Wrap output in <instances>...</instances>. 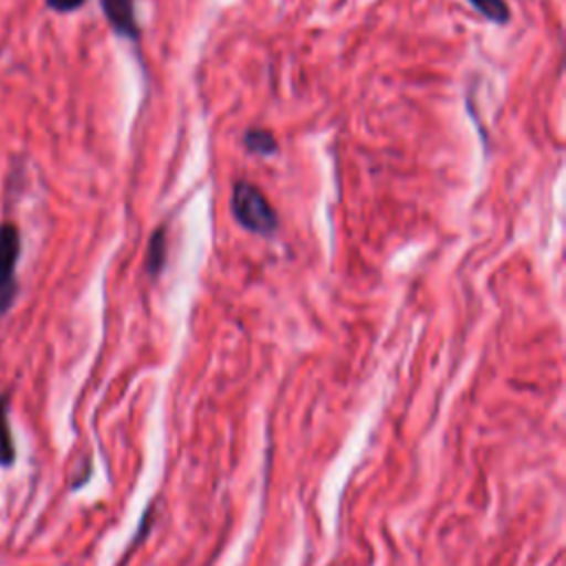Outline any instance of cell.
<instances>
[{"mask_svg": "<svg viewBox=\"0 0 566 566\" xmlns=\"http://www.w3.org/2000/svg\"><path fill=\"white\" fill-rule=\"evenodd\" d=\"M232 214L250 232L268 237L276 232L279 217L265 195L250 181H237L232 190Z\"/></svg>", "mask_w": 566, "mask_h": 566, "instance_id": "obj_1", "label": "cell"}, {"mask_svg": "<svg viewBox=\"0 0 566 566\" xmlns=\"http://www.w3.org/2000/svg\"><path fill=\"white\" fill-rule=\"evenodd\" d=\"M15 256H18V232L13 226H4L0 230V310H4L13 296Z\"/></svg>", "mask_w": 566, "mask_h": 566, "instance_id": "obj_2", "label": "cell"}, {"mask_svg": "<svg viewBox=\"0 0 566 566\" xmlns=\"http://www.w3.org/2000/svg\"><path fill=\"white\" fill-rule=\"evenodd\" d=\"M102 9L111 27L130 40L139 38V27L135 18V0H102Z\"/></svg>", "mask_w": 566, "mask_h": 566, "instance_id": "obj_3", "label": "cell"}, {"mask_svg": "<svg viewBox=\"0 0 566 566\" xmlns=\"http://www.w3.org/2000/svg\"><path fill=\"white\" fill-rule=\"evenodd\" d=\"M166 263V228H157L150 237V245H148V256H146V272L155 279L157 274H161Z\"/></svg>", "mask_w": 566, "mask_h": 566, "instance_id": "obj_4", "label": "cell"}, {"mask_svg": "<svg viewBox=\"0 0 566 566\" xmlns=\"http://www.w3.org/2000/svg\"><path fill=\"white\" fill-rule=\"evenodd\" d=\"M243 146L254 155H272L276 150V139L265 128H248L243 135Z\"/></svg>", "mask_w": 566, "mask_h": 566, "instance_id": "obj_5", "label": "cell"}, {"mask_svg": "<svg viewBox=\"0 0 566 566\" xmlns=\"http://www.w3.org/2000/svg\"><path fill=\"white\" fill-rule=\"evenodd\" d=\"M469 2L478 13H482L486 20L495 24H506L511 20V11L504 0H469Z\"/></svg>", "mask_w": 566, "mask_h": 566, "instance_id": "obj_6", "label": "cell"}, {"mask_svg": "<svg viewBox=\"0 0 566 566\" xmlns=\"http://www.w3.org/2000/svg\"><path fill=\"white\" fill-rule=\"evenodd\" d=\"M13 462V442L7 422V400L0 398V464Z\"/></svg>", "mask_w": 566, "mask_h": 566, "instance_id": "obj_7", "label": "cell"}, {"mask_svg": "<svg viewBox=\"0 0 566 566\" xmlns=\"http://www.w3.org/2000/svg\"><path fill=\"white\" fill-rule=\"evenodd\" d=\"M49 7H53L55 11H73L80 4H84V0H46Z\"/></svg>", "mask_w": 566, "mask_h": 566, "instance_id": "obj_8", "label": "cell"}]
</instances>
